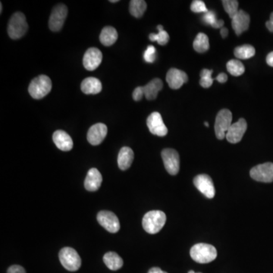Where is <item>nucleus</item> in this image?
Instances as JSON below:
<instances>
[{
	"instance_id": "1",
	"label": "nucleus",
	"mask_w": 273,
	"mask_h": 273,
	"mask_svg": "<svg viewBox=\"0 0 273 273\" xmlns=\"http://www.w3.org/2000/svg\"><path fill=\"white\" fill-rule=\"evenodd\" d=\"M166 221V216L160 210H153L147 213L143 218L144 229L149 234H154L161 231Z\"/></svg>"
},
{
	"instance_id": "2",
	"label": "nucleus",
	"mask_w": 273,
	"mask_h": 273,
	"mask_svg": "<svg viewBox=\"0 0 273 273\" xmlns=\"http://www.w3.org/2000/svg\"><path fill=\"white\" fill-rule=\"evenodd\" d=\"M190 254L195 262L202 264H209L217 259V251L215 247L211 244L200 243L191 247Z\"/></svg>"
},
{
	"instance_id": "3",
	"label": "nucleus",
	"mask_w": 273,
	"mask_h": 273,
	"mask_svg": "<svg viewBox=\"0 0 273 273\" xmlns=\"http://www.w3.org/2000/svg\"><path fill=\"white\" fill-rule=\"evenodd\" d=\"M164 88V83L160 78H154L144 87H138L134 89L132 97L135 101H140L145 96L148 101H154L158 93Z\"/></svg>"
},
{
	"instance_id": "4",
	"label": "nucleus",
	"mask_w": 273,
	"mask_h": 273,
	"mask_svg": "<svg viewBox=\"0 0 273 273\" xmlns=\"http://www.w3.org/2000/svg\"><path fill=\"white\" fill-rule=\"evenodd\" d=\"M28 30V24L24 14L20 11L15 12L11 17L8 24V34L11 39L18 40Z\"/></svg>"
},
{
	"instance_id": "5",
	"label": "nucleus",
	"mask_w": 273,
	"mask_h": 273,
	"mask_svg": "<svg viewBox=\"0 0 273 273\" xmlns=\"http://www.w3.org/2000/svg\"><path fill=\"white\" fill-rule=\"evenodd\" d=\"M52 81L51 78L47 75H40L31 81L28 88L30 95L35 99H40L45 97L52 90Z\"/></svg>"
},
{
	"instance_id": "6",
	"label": "nucleus",
	"mask_w": 273,
	"mask_h": 273,
	"mask_svg": "<svg viewBox=\"0 0 273 273\" xmlns=\"http://www.w3.org/2000/svg\"><path fill=\"white\" fill-rule=\"evenodd\" d=\"M60 262L64 268L70 272H75L79 270L81 266V259L78 252L71 247H64L60 251Z\"/></svg>"
},
{
	"instance_id": "7",
	"label": "nucleus",
	"mask_w": 273,
	"mask_h": 273,
	"mask_svg": "<svg viewBox=\"0 0 273 273\" xmlns=\"http://www.w3.org/2000/svg\"><path fill=\"white\" fill-rule=\"evenodd\" d=\"M232 113L230 110L223 109L217 114L215 121V134L218 140L225 138L227 131L232 125Z\"/></svg>"
},
{
	"instance_id": "8",
	"label": "nucleus",
	"mask_w": 273,
	"mask_h": 273,
	"mask_svg": "<svg viewBox=\"0 0 273 273\" xmlns=\"http://www.w3.org/2000/svg\"><path fill=\"white\" fill-rule=\"evenodd\" d=\"M68 15V8L64 4H58L55 5L51 12L49 27L50 29L54 32L59 31L65 24V18Z\"/></svg>"
},
{
	"instance_id": "9",
	"label": "nucleus",
	"mask_w": 273,
	"mask_h": 273,
	"mask_svg": "<svg viewBox=\"0 0 273 273\" xmlns=\"http://www.w3.org/2000/svg\"><path fill=\"white\" fill-rule=\"evenodd\" d=\"M162 158L165 169L170 175H175L180 169V157L174 149H164L162 151Z\"/></svg>"
},
{
	"instance_id": "10",
	"label": "nucleus",
	"mask_w": 273,
	"mask_h": 273,
	"mask_svg": "<svg viewBox=\"0 0 273 273\" xmlns=\"http://www.w3.org/2000/svg\"><path fill=\"white\" fill-rule=\"evenodd\" d=\"M250 175L253 179L260 182L270 183L273 181V164L266 163L251 168Z\"/></svg>"
},
{
	"instance_id": "11",
	"label": "nucleus",
	"mask_w": 273,
	"mask_h": 273,
	"mask_svg": "<svg viewBox=\"0 0 273 273\" xmlns=\"http://www.w3.org/2000/svg\"><path fill=\"white\" fill-rule=\"evenodd\" d=\"M97 221L109 232L116 233L119 231V220L113 213L107 210L101 211L97 215Z\"/></svg>"
},
{
	"instance_id": "12",
	"label": "nucleus",
	"mask_w": 273,
	"mask_h": 273,
	"mask_svg": "<svg viewBox=\"0 0 273 273\" xmlns=\"http://www.w3.org/2000/svg\"><path fill=\"white\" fill-rule=\"evenodd\" d=\"M147 125L149 130L154 135L164 137L168 134V128L164 124L162 115L158 111H154L149 115L147 120Z\"/></svg>"
},
{
	"instance_id": "13",
	"label": "nucleus",
	"mask_w": 273,
	"mask_h": 273,
	"mask_svg": "<svg viewBox=\"0 0 273 273\" xmlns=\"http://www.w3.org/2000/svg\"><path fill=\"white\" fill-rule=\"evenodd\" d=\"M194 184L198 191L202 193L207 198H214L216 194L215 187L212 178L209 175L205 174L197 175L194 178Z\"/></svg>"
},
{
	"instance_id": "14",
	"label": "nucleus",
	"mask_w": 273,
	"mask_h": 273,
	"mask_svg": "<svg viewBox=\"0 0 273 273\" xmlns=\"http://www.w3.org/2000/svg\"><path fill=\"white\" fill-rule=\"evenodd\" d=\"M247 129V121L244 118H240L237 122L234 123L227 131V141L231 144H238L242 140L243 136Z\"/></svg>"
},
{
	"instance_id": "15",
	"label": "nucleus",
	"mask_w": 273,
	"mask_h": 273,
	"mask_svg": "<svg viewBox=\"0 0 273 273\" xmlns=\"http://www.w3.org/2000/svg\"><path fill=\"white\" fill-rule=\"evenodd\" d=\"M103 54L97 48L88 49L84 54L83 58V64L84 68L88 71H94L97 69L102 62Z\"/></svg>"
},
{
	"instance_id": "16",
	"label": "nucleus",
	"mask_w": 273,
	"mask_h": 273,
	"mask_svg": "<svg viewBox=\"0 0 273 273\" xmlns=\"http://www.w3.org/2000/svg\"><path fill=\"white\" fill-rule=\"evenodd\" d=\"M188 81V74L181 70L171 68L167 73L166 81L171 89H179Z\"/></svg>"
},
{
	"instance_id": "17",
	"label": "nucleus",
	"mask_w": 273,
	"mask_h": 273,
	"mask_svg": "<svg viewBox=\"0 0 273 273\" xmlns=\"http://www.w3.org/2000/svg\"><path fill=\"white\" fill-rule=\"evenodd\" d=\"M108 128L103 123H97L91 127L88 132V141L91 145L97 146L107 137Z\"/></svg>"
},
{
	"instance_id": "18",
	"label": "nucleus",
	"mask_w": 273,
	"mask_h": 273,
	"mask_svg": "<svg viewBox=\"0 0 273 273\" xmlns=\"http://www.w3.org/2000/svg\"><path fill=\"white\" fill-rule=\"evenodd\" d=\"M250 15L244 10H239L238 13L231 19L233 30L237 35H241L243 32L249 28Z\"/></svg>"
},
{
	"instance_id": "19",
	"label": "nucleus",
	"mask_w": 273,
	"mask_h": 273,
	"mask_svg": "<svg viewBox=\"0 0 273 273\" xmlns=\"http://www.w3.org/2000/svg\"><path fill=\"white\" fill-rule=\"evenodd\" d=\"M103 178L101 172L96 168H92L88 171V175L84 181V187L88 191H97L101 188Z\"/></svg>"
},
{
	"instance_id": "20",
	"label": "nucleus",
	"mask_w": 273,
	"mask_h": 273,
	"mask_svg": "<svg viewBox=\"0 0 273 273\" xmlns=\"http://www.w3.org/2000/svg\"><path fill=\"white\" fill-rule=\"evenodd\" d=\"M54 144L62 151H70L73 148V141L65 131L58 130L53 135Z\"/></svg>"
},
{
	"instance_id": "21",
	"label": "nucleus",
	"mask_w": 273,
	"mask_h": 273,
	"mask_svg": "<svg viewBox=\"0 0 273 273\" xmlns=\"http://www.w3.org/2000/svg\"><path fill=\"white\" fill-rule=\"evenodd\" d=\"M134 160V152L130 147H124L120 150L118 156V165L121 170H127L131 167Z\"/></svg>"
},
{
	"instance_id": "22",
	"label": "nucleus",
	"mask_w": 273,
	"mask_h": 273,
	"mask_svg": "<svg viewBox=\"0 0 273 273\" xmlns=\"http://www.w3.org/2000/svg\"><path fill=\"white\" fill-rule=\"evenodd\" d=\"M101 81L96 78H85L81 83V89L85 94H97L102 91Z\"/></svg>"
},
{
	"instance_id": "23",
	"label": "nucleus",
	"mask_w": 273,
	"mask_h": 273,
	"mask_svg": "<svg viewBox=\"0 0 273 273\" xmlns=\"http://www.w3.org/2000/svg\"><path fill=\"white\" fill-rule=\"evenodd\" d=\"M117 39H118V33L113 27H105L100 35V41L101 44L106 47H109L115 44Z\"/></svg>"
},
{
	"instance_id": "24",
	"label": "nucleus",
	"mask_w": 273,
	"mask_h": 273,
	"mask_svg": "<svg viewBox=\"0 0 273 273\" xmlns=\"http://www.w3.org/2000/svg\"><path fill=\"white\" fill-rule=\"evenodd\" d=\"M104 264L112 271H116L122 267L123 260L120 256L115 252H108L104 255Z\"/></svg>"
},
{
	"instance_id": "25",
	"label": "nucleus",
	"mask_w": 273,
	"mask_h": 273,
	"mask_svg": "<svg viewBox=\"0 0 273 273\" xmlns=\"http://www.w3.org/2000/svg\"><path fill=\"white\" fill-rule=\"evenodd\" d=\"M195 51L197 53L207 52L210 49V42H209V38L204 33H200L197 34L195 39H194V44H193Z\"/></svg>"
},
{
	"instance_id": "26",
	"label": "nucleus",
	"mask_w": 273,
	"mask_h": 273,
	"mask_svg": "<svg viewBox=\"0 0 273 273\" xmlns=\"http://www.w3.org/2000/svg\"><path fill=\"white\" fill-rule=\"evenodd\" d=\"M147 9V3L144 0H132L130 2L129 11L135 18H141Z\"/></svg>"
},
{
	"instance_id": "27",
	"label": "nucleus",
	"mask_w": 273,
	"mask_h": 273,
	"mask_svg": "<svg viewBox=\"0 0 273 273\" xmlns=\"http://www.w3.org/2000/svg\"><path fill=\"white\" fill-rule=\"evenodd\" d=\"M255 53L254 47L248 44L236 47L234 51V55L241 59H248L252 58L255 55Z\"/></svg>"
},
{
	"instance_id": "28",
	"label": "nucleus",
	"mask_w": 273,
	"mask_h": 273,
	"mask_svg": "<svg viewBox=\"0 0 273 273\" xmlns=\"http://www.w3.org/2000/svg\"><path fill=\"white\" fill-rule=\"evenodd\" d=\"M227 70L233 76H241L245 71L242 62L237 59H231L227 63Z\"/></svg>"
},
{
	"instance_id": "29",
	"label": "nucleus",
	"mask_w": 273,
	"mask_h": 273,
	"mask_svg": "<svg viewBox=\"0 0 273 273\" xmlns=\"http://www.w3.org/2000/svg\"><path fill=\"white\" fill-rule=\"evenodd\" d=\"M157 29L159 31L158 34H150V36H149L150 40L153 42L157 41L160 45L164 46L168 44V41H169V35L166 31H164V27L162 25H158Z\"/></svg>"
},
{
	"instance_id": "30",
	"label": "nucleus",
	"mask_w": 273,
	"mask_h": 273,
	"mask_svg": "<svg viewBox=\"0 0 273 273\" xmlns=\"http://www.w3.org/2000/svg\"><path fill=\"white\" fill-rule=\"evenodd\" d=\"M203 20L206 24L211 25L214 28H222L224 25V21L217 19L214 11H208L207 13H204Z\"/></svg>"
},
{
	"instance_id": "31",
	"label": "nucleus",
	"mask_w": 273,
	"mask_h": 273,
	"mask_svg": "<svg viewBox=\"0 0 273 273\" xmlns=\"http://www.w3.org/2000/svg\"><path fill=\"white\" fill-rule=\"evenodd\" d=\"M222 5L227 14L232 19L238 13V2L236 0H223Z\"/></svg>"
},
{
	"instance_id": "32",
	"label": "nucleus",
	"mask_w": 273,
	"mask_h": 273,
	"mask_svg": "<svg viewBox=\"0 0 273 273\" xmlns=\"http://www.w3.org/2000/svg\"><path fill=\"white\" fill-rule=\"evenodd\" d=\"M213 70L203 69L201 72L200 84L203 88H209L212 86L214 78H212Z\"/></svg>"
},
{
	"instance_id": "33",
	"label": "nucleus",
	"mask_w": 273,
	"mask_h": 273,
	"mask_svg": "<svg viewBox=\"0 0 273 273\" xmlns=\"http://www.w3.org/2000/svg\"><path fill=\"white\" fill-rule=\"evenodd\" d=\"M156 58H157V50L154 46H148L144 54V60L148 63H153L155 61Z\"/></svg>"
},
{
	"instance_id": "34",
	"label": "nucleus",
	"mask_w": 273,
	"mask_h": 273,
	"mask_svg": "<svg viewBox=\"0 0 273 273\" xmlns=\"http://www.w3.org/2000/svg\"><path fill=\"white\" fill-rule=\"evenodd\" d=\"M191 10L193 12H195V13H201V12L207 13V11H209L207 7H206L205 3L203 1H201V0H194V1H193L191 5Z\"/></svg>"
},
{
	"instance_id": "35",
	"label": "nucleus",
	"mask_w": 273,
	"mask_h": 273,
	"mask_svg": "<svg viewBox=\"0 0 273 273\" xmlns=\"http://www.w3.org/2000/svg\"><path fill=\"white\" fill-rule=\"evenodd\" d=\"M7 273H26V272L21 266L13 265L8 269Z\"/></svg>"
},
{
	"instance_id": "36",
	"label": "nucleus",
	"mask_w": 273,
	"mask_h": 273,
	"mask_svg": "<svg viewBox=\"0 0 273 273\" xmlns=\"http://www.w3.org/2000/svg\"><path fill=\"white\" fill-rule=\"evenodd\" d=\"M215 79L219 83H225L227 80H228V76H227V74H225V73H220Z\"/></svg>"
},
{
	"instance_id": "37",
	"label": "nucleus",
	"mask_w": 273,
	"mask_h": 273,
	"mask_svg": "<svg viewBox=\"0 0 273 273\" xmlns=\"http://www.w3.org/2000/svg\"><path fill=\"white\" fill-rule=\"evenodd\" d=\"M266 26H267V28H268L270 32L273 33V12L270 15V21L266 23Z\"/></svg>"
},
{
	"instance_id": "38",
	"label": "nucleus",
	"mask_w": 273,
	"mask_h": 273,
	"mask_svg": "<svg viewBox=\"0 0 273 273\" xmlns=\"http://www.w3.org/2000/svg\"><path fill=\"white\" fill-rule=\"evenodd\" d=\"M267 62L270 66L273 67V52L270 53L267 55Z\"/></svg>"
},
{
	"instance_id": "39",
	"label": "nucleus",
	"mask_w": 273,
	"mask_h": 273,
	"mask_svg": "<svg viewBox=\"0 0 273 273\" xmlns=\"http://www.w3.org/2000/svg\"><path fill=\"white\" fill-rule=\"evenodd\" d=\"M148 273H168L166 272L163 271L161 269L158 268V267H154V268L151 269L149 270Z\"/></svg>"
},
{
	"instance_id": "40",
	"label": "nucleus",
	"mask_w": 273,
	"mask_h": 273,
	"mask_svg": "<svg viewBox=\"0 0 273 273\" xmlns=\"http://www.w3.org/2000/svg\"><path fill=\"white\" fill-rule=\"evenodd\" d=\"M220 34H221V36L222 38H226L227 36H228V29H227L226 28H225V27H223V28H221V30H220Z\"/></svg>"
},
{
	"instance_id": "41",
	"label": "nucleus",
	"mask_w": 273,
	"mask_h": 273,
	"mask_svg": "<svg viewBox=\"0 0 273 273\" xmlns=\"http://www.w3.org/2000/svg\"><path fill=\"white\" fill-rule=\"evenodd\" d=\"M110 2H112V3H115V2H118V0H110Z\"/></svg>"
},
{
	"instance_id": "42",
	"label": "nucleus",
	"mask_w": 273,
	"mask_h": 273,
	"mask_svg": "<svg viewBox=\"0 0 273 273\" xmlns=\"http://www.w3.org/2000/svg\"><path fill=\"white\" fill-rule=\"evenodd\" d=\"M0 8H1V11H0V12L2 13V2H1V4H0Z\"/></svg>"
},
{
	"instance_id": "43",
	"label": "nucleus",
	"mask_w": 273,
	"mask_h": 273,
	"mask_svg": "<svg viewBox=\"0 0 273 273\" xmlns=\"http://www.w3.org/2000/svg\"><path fill=\"white\" fill-rule=\"evenodd\" d=\"M204 124H205V126L206 127H209V123L207 122V121H206V122L204 123Z\"/></svg>"
},
{
	"instance_id": "44",
	"label": "nucleus",
	"mask_w": 273,
	"mask_h": 273,
	"mask_svg": "<svg viewBox=\"0 0 273 273\" xmlns=\"http://www.w3.org/2000/svg\"><path fill=\"white\" fill-rule=\"evenodd\" d=\"M188 273H195V272L193 271V270H191V271L188 272Z\"/></svg>"
}]
</instances>
